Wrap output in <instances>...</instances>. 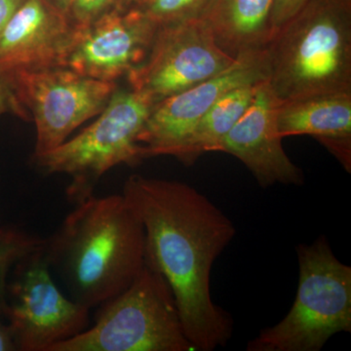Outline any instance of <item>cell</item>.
<instances>
[{
  "mask_svg": "<svg viewBox=\"0 0 351 351\" xmlns=\"http://www.w3.org/2000/svg\"><path fill=\"white\" fill-rule=\"evenodd\" d=\"M16 94L36 127L34 154L63 144L77 127L100 114L117 88L66 66L21 69L9 73Z\"/></svg>",
  "mask_w": 351,
  "mask_h": 351,
  "instance_id": "cell-9",
  "label": "cell"
},
{
  "mask_svg": "<svg viewBox=\"0 0 351 351\" xmlns=\"http://www.w3.org/2000/svg\"><path fill=\"white\" fill-rule=\"evenodd\" d=\"M274 0H213L203 18L217 43L237 58L263 50L271 38L270 13Z\"/></svg>",
  "mask_w": 351,
  "mask_h": 351,
  "instance_id": "cell-15",
  "label": "cell"
},
{
  "mask_svg": "<svg viewBox=\"0 0 351 351\" xmlns=\"http://www.w3.org/2000/svg\"><path fill=\"white\" fill-rule=\"evenodd\" d=\"M309 0H274L270 13L271 36L308 3Z\"/></svg>",
  "mask_w": 351,
  "mask_h": 351,
  "instance_id": "cell-21",
  "label": "cell"
},
{
  "mask_svg": "<svg viewBox=\"0 0 351 351\" xmlns=\"http://www.w3.org/2000/svg\"><path fill=\"white\" fill-rule=\"evenodd\" d=\"M299 287L292 308L265 328L248 351H319L338 332H351V267L339 262L326 237L297 247Z\"/></svg>",
  "mask_w": 351,
  "mask_h": 351,
  "instance_id": "cell-4",
  "label": "cell"
},
{
  "mask_svg": "<svg viewBox=\"0 0 351 351\" xmlns=\"http://www.w3.org/2000/svg\"><path fill=\"white\" fill-rule=\"evenodd\" d=\"M122 195L144 225L145 265L169 284L195 350L228 345L232 317L212 300L210 276L237 233L232 219L186 182L132 175Z\"/></svg>",
  "mask_w": 351,
  "mask_h": 351,
  "instance_id": "cell-1",
  "label": "cell"
},
{
  "mask_svg": "<svg viewBox=\"0 0 351 351\" xmlns=\"http://www.w3.org/2000/svg\"><path fill=\"white\" fill-rule=\"evenodd\" d=\"M213 0H138L136 5L158 25L203 19Z\"/></svg>",
  "mask_w": 351,
  "mask_h": 351,
  "instance_id": "cell-18",
  "label": "cell"
},
{
  "mask_svg": "<svg viewBox=\"0 0 351 351\" xmlns=\"http://www.w3.org/2000/svg\"><path fill=\"white\" fill-rule=\"evenodd\" d=\"M134 4H136L135 0H73L69 20L75 27H82L113 9Z\"/></svg>",
  "mask_w": 351,
  "mask_h": 351,
  "instance_id": "cell-19",
  "label": "cell"
},
{
  "mask_svg": "<svg viewBox=\"0 0 351 351\" xmlns=\"http://www.w3.org/2000/svg\"><path fill=\"white\" fill-rule=\"evenodd\" d=\"M25 0H0V36Z\"/></svg>",
  "mask_w": 351,
  "mask_h": 351,
  "instance_id": "cell-22",
  "label": "cell"
},
{
  "mask_svg": "<svg viewBox=\"0 0 351 351\" xmlns=\"http://www.w3.org/2000/svg\"><path fill=\"white\" fill-rule=\"evenodd\" d=\"M53 5L56 6L61 12L66 14L69 18L71 6H73V0H49Z\"/></svg>",
  "mask_w": 351,
  "mask_h": 351,
  "instance_id": "cell-24",
  "label": "cell"
},
{
  "mask_svg": "<svg viewBox=\"0 0 351 351\" xmlns=\"http://www.w3.org/2000/svg\"><path fill=\"white\" fill-rule=\"evenodd\" d=\"M145 233L122 195L76 204L44 252L69 298L91 309L125 291L144 269Z\"/></svg>",
  "mask_w": 351,
  "mask_h": 351,
  "instance_id": "cell-2",
  "label": "cell"
},
{
  "mask_svg": "<svg viewBox=\"0 0 351 351\" xmlns=\"http://www.w3.org/2000/svg\"><path fill=\"white\" fill-rule=\"evenodd\" d=\"M135 2H136V4H137L138 2V0H135Z\"/></svg>",
  "mask_w": 351,
  "mask_h": 351,
  "instance_id": "cell-25",
  "label": "cell"
},
{
  "mask_svg": "<svg viewBox=\"0 0 351 351\" xmlns=\"http://www.w3.org/2000/svg\"><path fill=\"white\" fill-rule=\"evenodd\" d=\"M152 106L137 92L115 89L98 119L82 133L52 151L32 156L46 174H66L69 201L82 202L94 195L99 180L119 164L136 165L144 159L138 136Z\"/></svg>",
  "mask_w": 351,
  "mask_h": 351,
  "instance_id": "cell-6",
  "label": "cell"
},
{
  "mask_svg": "<svg viewBox=\"0 0 351 351\" xmlns=\"http://www.w3.org/2000/svg\"><path fill=\"white\" fill-rule=\"evenodd\" d=\"M258 84L237 87L221 96L198 121L174 157L191 166L202 154L219 152L223 138L250 106Z\"/></svg>",
  "mask_w": 351,
  "mask_h": 351,
  "instance_id": "cell-16",
  "label": "cell"
},
{
  "mask_svg": "<svg viewBox=\"0 0 351 351\" xmlns=\"http://www.w3.org/2000/svg\"><path fill=\"white\" fill-rule=\"evenodd\" d=\"M278 101L351 92V0H309L265 48Z\"/></svg>",
  "mask_w": 351,
  "mask_h": 351,
  "instance_id": "cell-3",
  "label": "cell"
},
{
  "mask_svg": "<svg viewBox=\"0 0 351 351\" xmlns=\"http://www.w3.org/2000/svg\"><path fill=\"white\" fill-rule=\"evenodd\" d=\"M75 29L49 0H25L0 36V71L64 66Z\"/></svg>",
  "mask_w": 351,
  "mask_h": 351,
  "instance_id": "cell-13",
  "label": "cell"
},
{
  "mask_svg": "<svg viewBox=\"0 0 351 351\" xmlns=\"http://www.w3.org/2000/svg\"><path fill=\"white\" fill-rule=\"evenodd\" d=\"M17 350L8 325L0 320V351Z\"/></svg>",
  "mask_w": 351,
  "mask_h": 351,
  "instance_id": "cell-23",
  "label": "cell"
},
{
  "mask_svg": "<svg viewBox=\"0 0 351 351\" xmlns=\"http://www.w3.org/2000/svg\"><path fill=\"white\" fill-rule=\"evenodd\" d=\"M277 103L267 82L258 83L250 106L223 138L219 152L237 157L262 188L276 184L302 186L304 173L286 154L277 132Z\"/></svg>",
  "mask_w": 351,
  "mask_h": 351,
  "instance_id": "cell-12",
  "label": "cell"
},
{
  "mask_svg": "<svg viewBox=\"0 0 351 351\" xmlns=\"http://www.w3.org/2000/svg\"><path fill=\"white\" fill-rule=\"evenodd\" d=\"M11 112L23 119H29V114L21 103L9 73L0 71V115Z\"/></svg>",
  "mask_w": 351,
  "mask_h": 351,
  "instance_id": "cell-20",
  "label": "cell"
},
{
  "mask_svg": "<svg viewBox=\"0 0 351 351\" xmlns=\"http://www.w3.org/2000/svg\"><path fill=\"white\" fill-rule=\"evenodd\" d=\"M237 58L217 43L204 19L158 25L149 54L132 71L129 85L154 107L219 75Z\"/></svg>",
  "mask_w": 351,
  "mask_h": 351,
  "instance_id": "cell-8",
  "label": "cell"
},
{
  "mask_svg": "<svg viewBox=\"0 0 351 351\" xmlns=\"http://www.w3.org/2000/svg\"><path fill=\"white\" fill-rule=\"evenodd\" d=\"M265 80V49L255 51L240 55L219 75L156 104L138 136L144 159L174 156L203 115L221 96L235 88Z\"/></svg>",
  "mask_w": 351,
  "mask_h": 351,
  "instance_id": "cell-11",
  "label": "cell"
},
{
  "mask_svg": "<svg viewBox=\"0 0 351 351\" xmlns=\"http://www.w3.org/2000/svg\"><path fill=\"white\" fill-rule=\"evenodd\" d=\"M276 124L282 138L298 135L315 138L351 172V92L278 101Z\"/></svg>",
  "mask_w": 351,
  "mask_h": 351,
  "instance_id": "cell-14",
  "label": "cell"
},
{
  "mask_svg": "<svg viewBox=\"0 0 351 351\" xmlns=\"http://www.w3.org/2000/svg\"><path fill=\"white\" fill-rule=\"evenodd\" d=\"M75 27L64 66L95 80L115 82L145 61L158 25L134 4Z\"/></svg>",
  "mask_w": 351,
  "mask_h": 351,
  "instance_id": "cell-10",
  "label": "cell"
},
{
  "mask_svg": "<svg viewBox=\"0 0 351 351\" xmlns=\"http://www.w3.org/2000/svg\"><path fill=\"white\" fill-rule=\"evenodd\" d=\"M45 239L16 228H0V320L6 321L7 287L11 270L21 260L38 251Z\"/></svg>",
  "mask_w": 351,
  "mask_h": 351,
  "instance_id": "cell-17",
  "label": "cell"
},
{
  "mask_svg": "<svg viewBox=\"0 0 351 351\" xmlns=\"http://www.w3.org/2000/svg\"><path fill=\"white\" fill-rule=\"evenodd\" d=\"M195 350L182 326L172 289L145 265L125 291L101 304L93 326L50 351Z\"/></svg>",
  "mask_w": 351,
  "mask_h": 351,
  "instance_id": "cell-5",
  "label": "cell"
},
{
  "mask_svg": "<svg viewBox=\"0 0 351 351\" xmlns=\"http://www.w3.org/2000/svg\"><path fill=\"white\" fill-rule=\"evenodd\" d=\"M2 228V226H0V228Z\"/></svg>",
  "mask_w": 351,
  "mask_h": 351,
  "instance_id": "cell-26",
  "label": "cell"
},
{
  "mask_svg": "<svg viewBox=\"0 0 351 351\" xmlns=\"http://www.w3.org/2000/svg\"><path fill=\"white\" fill-rule=\"evenodd\" d=\"M7 304L17 350L50 351L89 326L90 309L66 297L53 280L44 245L14 267Z\"/></svg>",
  "mask_w": 351,
  "mask_h": 351,
  "instance_id": "cell-7",
  "label": "cell"
}]
</instances>
